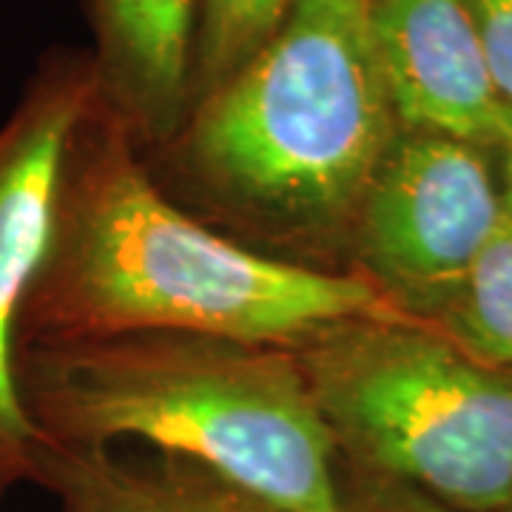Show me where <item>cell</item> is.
Here are the masks:
<instances>
[{
    "instance_id": "6da1fadb",
    "label": "cell",
    "mask_w": 512,
    "mask_h": 512,
    "mask_svg": "<svg viewBox=\"0 0 512 512\" xmlns=\"http://www.w3.org/2000/svg\"><path fill=\"white\" fill-rule=\"evenodd\" d=\"M350 319L410 316L353 271L262 254L185 214L97 97L63 154L15 350L140 330L299 348Z\"/></svg>"
},
{
    "instance_id": "7a4b0ae2",
    "label": "cell",
    "mask_w": 512,
    "mask_h": 512,
    "mask_svg": "<svg viewBox=\"0 0 512 512\" xmlns=\"http://www.w3.org/2000/svg\"><path fill=\"white\" fill-rule=\"evenodd\" d=\"M15 384L49 439L146 441L285 512H345L342 458L293 348L140 330L20 345Z\"/></svg>"
},
{
    "instance_id": "3957f363",
    "label": "cell",
    "mask_w": 512,
    "mask_h": 512,
    "mask_svg": "<svg viewBox=\"0 0 512 512\" xmlns=\"http://www.w3.org/2000/svg\"><path fill=\"white\" fill-rule=\"evenodd\" d=\"M396 134L367 0H296L279 32L200 97L165 146L222 217L271 245L330 256L348 251Z\"/></svg>"
},
{
    "instance_id": "277c9868",
    "label": "cell",
    "mask_w": 512,
    "mask_h": 512,
    "mask_svg": "<svg viewBox=\"0 0 512 512\" xmlns=\"http://www.w3.org/2000/svg\"><path fill=\"white\" fill-rule=\"evenodd\" d=\"M293 350L348 467L456 512L512 510V367L416 319H350Z\"/></svg>"
},
{
    "instance_id": "5b68a950",
    "label": "cell",
    "mask_w": 512,
    "mask_h": 512,
    "mask_svg": "<svg viewBox=\"0 0 512 512\" xmlns=\"http://www.w3.org/2000/svg\"><path fill=\"white\" fill-rule=\"evenodd\" d=\"M507 214L501 154L399 128L350 228L353 274L416 322H433Z\"/></svg>"
},
{
    "instance_id": "8992f818",
    "label": "cell",
    "mask_w": 512,
    "mask_h": 512,
    "mask_svg": "<svg viewBox=\"0 0 512 512\" xmlns=\"http://www.w3.org/2000/svg\"><path fill=\"white\" fill-rule=\"evenodd\" d=\"M100 97L92 55L55 52L0 123V493L32 481L40 430L15 384V333L46 256L63 154Z\"/></svg>"
},
{
    "instance_id": "52a82bcc",
    "label": "cell",
    "mask_w": 512,
    "mask_h": 512,
    "mask_svg": "<svg viewBox=\"0 0 512 512\" xmlns=\"http://www.w3.org/2000/svg\"><path fill=\"white\" fill-rule=\"evenodd\" d=\"M370 35L399 128L501 154L512 109L501 100L461 0H367Z\"/></svg>"
},
{
    "instance_id": "ba28073f",
    "label": "cell",
    "mask_w": 512,
    "mask_h": 512,
    "mask_svg": "<svg viewBox=\"0 0 512 512\" xmlns=\"http://www.w3.org/2000/svg\"><path fill=\"white\" fill-rule=\"evenodd\" d=\"M103 103L137 146L171 143L191 111L200 0H89Z\"/></svg>"
},
{
    "instance_id": "9c48e42d",
    "label": "cell",
    "mask_w": 512,
    "mask_h": 512,
    "mask_svg": "<svg viewBox=\"0 0 512 512\" xmlns=\"http://www.w3.org/2000/svg\"><path fill=\"white\" fill-rule=\"evenodd\" d=\"M32 481L52 490L63 512H285L191 458H123L49 436L37 441Z\"/></svg>"
},
{
    "instance_id": "30bf717a",
    "label": "cell",
    "mask_w": 512,
    "mask_h": 512,
    "mask_svg": "<svg viewBox=\"0 0 512 512\" xmlns=\"http://www.w3.org/2000/svg\"><path fill=\"white\" fill-rule=\"evenodd\" d=\"M464 350L512 367V211L473 262L456 296L430 322Z\"/></svg>"
},
{
    "instance_id": "8fae6325",
    "label": "cell",
    "mask_w": 512,
    "mask_h": 512,
    "mask_svg": "<svg viewBox=\"0 0 512 512\" xmlns=\"http://www.w3.org/2000/svg\"><path fill=\"white\" fill-rule=\"evenodd\" d=\"M293 3L296 0H200L191 63L194 103L220 89L279 32Z\"/></svg>"
},
{
    "instance_id": "7c38bea8",
    "label": "cell",
    "mask_w": 512,
    "mask_h": 512,
    "mask_svg": "<svg viewBox=\"0 0 512 512\" xmlns=\"http://www.w3.org/2000/svg\"><path fill=\"white\" fill-rule=\"evenodd\" d=\"M342 501H345V512H456L407 484L353 470L345 461H342Z\"/></svg>"
},
{
    "instance_id": "4fadbf2b",
    "label": "cell",
    "mask_w": 512,
    "mask_h": 512,
    "mask_svg": "<svg viewBox=\"0 0 512 512\" xmlns=\"http://www.w3.org/2000/svg\"><path fill=\"white\" fill-rule=\"evenodd\" d=\"M476 26L501 100L512 109V0H461Z\"/></svg>"
},
{
    "instance_id": "5bb4252c",
    "label": "cell",
    "mask_w": 512,
    "mask_h": 512,
    "mask_svg": "<svg viewBox=\"0 0 512 512\" xmlns=\"http://www.w3.org/2000/svg\"><path fill=\"white\" fill-rule=\"evenodd\" d=\"M501 171H504L507 208L512 211V114H510V126H507V137H504V146H501Z\"/></svg>"
},
{
    "instance_id": "9a60e30c",
    "label": "cell",
    "mask_w": 512,
    "mask_h": 512,
    "mask_svg": "<svg viewBox=\"0 0 512 512\" xmlns=\"http://www.w3.org/2000/svg\"><path fill=\"white\" fill-rule=\"evenodd\" d=\"M510 512H512V510H510Z\"/></svg>"
}]
</instances>
